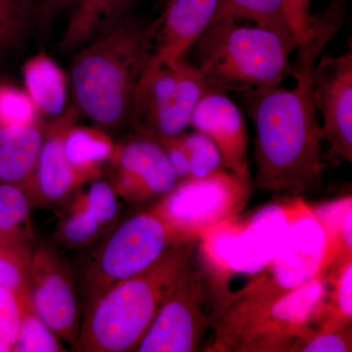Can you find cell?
Here are the masks:
<instances>
[{
	"instance_id": "6",
	"label": "cell",
	"mask_w": 352,
	"mask_h": 352,
	"mask_svg": "<svg viewBox=\"0 0 352 352\" xmlns=\"http://www.w3.org/2000/svg\"><path fill=\"white\" fill-rule=\"evenodd\" d=\"M208 87L203 74L185 58L175 64L150 62L134 96L129 124L133 134L159 142L182 135Z\"/></svg>"
},
{
	"instance_id": "8",
	"label": "cell",
	"mask_w": 352,
	"mask_h": 352,
	"mask_svg": "<svg viewBox=\"0 0 352 352\" xmlns=\"http://www.w3.org/2000/svg\"><path fill=\"white\" fill-rule=\"evenodd\" d=\"M324 245L323 231L311 208L302 201L293 206L276 254L258 276L232 295L256 300L283 298L317 277Z\"/></svg>"
},
{
	"instance_id": "23",
	"label": "cell",
	"mask_w": 352,
	"mask_h": 352,
	"mask_svg": "<svg viewBox=\"0 0 352 352\" xmlns=\"http://www.w3.org/2000/svg\"><path fill=\"white\" fill-rule=\"evenodd\" d=\"M252 21L256 27L300 44L285 10L283 0H219L214 17Z\"/></svg>"
},
{
	"instance_id": "9",
	"label": "cell",
	"mask_w": 352,
	"mask_h": 352,
	"mask_svg": "<svg viewBox=\"0 0 352 352\" xmlns=\"http://www.w3.org/2000/svg\"><path fill=\"white\" fill-rule=\"evenodd\" d=\"M249 194L250 177L222 168L206 177L178 182L153 210L199 240L242 210Z\"/></svg>"
},
{
	"instance_id": "32",
	"label": "cell",
	"mask_w": 352,
	"mask_h": 352,
	"mask_svg": "<svg viewBox=\"0 0 352 352\" xmlns=\"http://www.w3.org/2000/svg\"><path fill=\"white\" fill-rule=\"evenodd\" d=\"M29 25L25 0H0V38L18 44Z\"/></svg>"
},
{
	"instance_id": "33",
	"label": "cell",
	"mask_w": 352,
	"mask_h": 352,
	"mask_svg": "<svg viewBox=\"0 0 352 352\" xmlns=\"http://www.w3.org/2000/svg\"><path fill=\"white\" fill-rule=\"evenodd\" d=\"M285 10L300 44L311 30L314 16L310 14V0H283Z\"/></svg>"
},
{
	"instance_id": "19",
	"label": "cell",
	"mask_w": 352,
	"mask_h": 352,
	"mask_svg": "<svg viewBox=\"0 0 352 352\" xmlns=\"http://www.w3.org/2000/svg\"><path fill=\"white\" fill-rule=\"evenodd\" d=\"M320 224L325 239L323 258L317 277L325 278L329 271L352 261L351 196L310 208Z\"/></svg>"
},
{
	"instance_id": "5",
	"label": "cell",
	"mask_w": 352,
	"mask_h": 352,
	"mask_svg": "<svg viewBox=\"0 0 352 352\" xmlns=\"http://www.w3.org/2000/svg\"><path fill=\"white\" fill-rule=\"evenodd\" d=\"M325 278L316 277L276 300L230 295L212 318L210 352H293L312 325L325 296Z\"/></svg>"
},
{
	"instance_id": "22",
	"label": "cell",
	"mask_w": 352,
	"mask_h": 352,
	"mask_svg": "<svg viewBox=\"0 0 352 352\" xmlns=\"http://www.w3.org/2000/svg\"><path fill=\"white\" fill-rule=\"evenodd\" d=\"M326 292L314 323L322 331H340L351 327L352 261L329 271Z\"/></svg>"
},
{
	"instance_id": "16",
	"label": "cell",
	"mask_w": 352,
	"mask_h": 352,
	"mask_svg": "<svg viewBox=\"0 0 352 352\" xmlns=\"http://www.w3.org/2000/svg\"><path fill=\"white\" fill-rule=\"evenodd\" d=\"M219 0H168L152 23L151 63L175 64L185 57L214 19Z\"/></svg>"
},
{
	"instance_id": "4",
	"label": "cell",
	"mask_w": 352,
	"mask_h": 352,
	"mask_svg": "<svg viewBox=\"0 0 352 352\" xmlns=\"http://www.w3.org/2000/svg\"><path fill=\"white\" fill-rule=\"evenodd\" d=\"M300 45L267 30L215 18L193 46L195 66L210 87L244 94L278 85L289 76V55Z\"/></svg>"
},
{
	"instance_id": "20",
	"label": "cell",
	"mask_w": 352,
	"mask_h": 352,
	"mask_svg": "<svg viewBox=\"0 0 352 352\" xmlns=\"http://www.w3.org/2000/svg\"><path fill=\"white\" fill-rule=\"evenodd\" d=\"M25 91L36 110L56 119L67 110V82L62 69L44 53L28 60L23 68Z\"/></svg>"
},
{
	"instance_id": "15",
	"label": "cell",
	"mask_w": 352,
	"mask_h": 352,
	"mask_svg": "<svg viewBox=\"0 0 352 352\" xmlns=\"http://www.w3.org/2000/svg\"><path fill=\"white\" fill-rule=\"evenodd\" d=\"M78 113L69 107L63 115L52 119L44 132V141L36 170L24 189L45 204H57L68 198L87 179L69 163L64 140L69 127L75 124Z\"/></svg>"
},
{
	"instance_id": "26",
	"label": "cell",
	"mask_w": 352,
	"mask_h": 352,
	"mask_svg": "<svg viewBox=\"0 0 352 352\" xmlns=\"http://www.w3.org/2000/svg\"><path fill=\"white\" fill-rule=\"evenodd\" d=\"M11 351L60 352L66 351L59 338L28 305L23 315L19 333Z\"/></svg>"
},
{
	"instance_id": "21",
	"label": "cell",
	"mask_w": 352,
	"mask_h": 352,
	"mask_svg": "<svg viewBox=\"0 0 352 352\" xmlns=\"http://www.w3.org/2000/svg\"><path fill=\"white\" fill-rule=\"evenodd\" d=\"M64 147L69 163L88 182L97 177L102 164L111 161L116 145L103 129L74 124L65 136Z\"/></svg>"
},
{
	"instance_id": "18",
	"label": "cell",
	"mask_w": 352,
	"mask_h": 352,
	"mask_svg": "<svg viewBox=\"0 0 352 352\" xmlns=\"http://www.w3.org/2000/svg\"><path fill=\"white\" fill-rule=\"evenodd\" d=\"M43 141L44 132L36 124L0 127V182L24 188L36 170Z\"/></svg>"
},
{
	"instance_id": "29",
	"label": "cell",
	"mask_w": 352,
	"mask_h": 352,
	"mask_svg": "<svg viewBox=\"0 0 352 352\" xmlns=\"http://www.w3.org/2000/svg\"><path fill=\"white\" fill-rule=\"evenodd\" d=\"M103 230V227L87 212L82 198L76 201L71 214L65 217L59 227L60 238L69 248L89 244Z\"/></svg>"
},
{
	"instance_id": "28",
	"label": "cell",
	"mask_w": 352,
	"mask_h": 352,
	"mask_svg": "<svg viewBox=\"0 0 352 352\" xmlns=\"http://www.w3.org/2000/svg\"><path fill=\"white\" fill-rule=\"evenodd\" d=\"M38 113L24 90L13 85H0V127L36 124Z\"/></svg>"
},
{
	"instance_id": "31",
	"label": "cell",
	"mask_w": 352,
	"mask_h": 352,
	"mask_svg": "<svg viewBox=\"0 0 352 352\" xmlns=\"http://www.w3.org/2000/svg\"><path fill=\"white\" fill-rule=\"evenodd\" d=\"M87 212L104 229L117 219L120 212L118 194L110 183L98 180L80 197Z\"/></svg>"
},
{
	"instance_id": "11",
	"label": "cell",
	"mask_w": 352,
	"mask_h": 352,
	"mask_svg": "<svg viewBox=\"0 0 352 352\" xmlns=\"http://www.w3.org/2000/svg\"><path fill=\"white\" fill-rule=\"evenodd\" d=\"M29 298L36 314L74 349L80 337L78 293L65 259L50 244H39L32 251Z\"/></svg>"
},
{
	"instance_id": "24",
	"label": "cell",
	"mask_w": 352,
	"mask_h": 352,
	"mask_svg": "<svg viewBox=\"0 0 352 352\" xmlns=\"http://www.w3.org/2000/svg\"><path fill=\"white\" fill-rule=\"evenodd\" d=\"M31 200L19 185L0 182V244L28 247Z\"/></svg>"
},
{
	"instance_id": "27",
	"label": "cell",
	"mask_w": 352,
	"mask_h": 352,
	"mask_svg": "<svg viewBox=\"0 0 352 352\" xmlns=\"http://www.w3.org/2000/svg\"><path fill=\"white\" fill-rule=\"evenodd\" d=\"M182 141L189 159V178L206 177L224 168L219 147L203 132H184Z\"/></svg>"
},
{
	"instance_id": "12",
	"label": "cell",
	"mask_w": 352,
	"mask_h": 352,
	"mask_svg": "<svg viewBox=\"0 0 352 352\" xmlns=\"http://www.w3.org/2000/svg\"><path fill=\"white\" fill-rule=\"evenodd\" d=\"M110 162L115 168L113 188L127 201L163 198L178 184L164 146L149 136L132 134L116 145Z\"/></svg>"
},
{
	"instance_id": "37",
	"label": "cell",
	"mask_w": 352,
	"mask_h": 352,
	"mask_svg": "<svg viewBox=\"0 0 352 352\" xmlns=\"http://www.w3.org/2000/svg\"><path fill=\"white\" fill-rule=\"evenodd\" d=\"M330 1H336V0H330Z\"/></svg>"
},
{
	"instance_id": "30",
	"label": "cell",
	"mask_w": 352,
	"mask_h": 352,
	"mask_svg": "<svg viewBox=\"0 0 352 352\" xmlns=\"http://www.w3.org/2000/svg\"><path fill=\"white\" fill-rule=\"evenodd\" d=\"M351 327L340 331H322L308 326L296 340L293 352H351Z\"/></svg>"
},
{
	"instance_id": "1",
	"label": "cell",
	"mask_w": 352,
	"mask_h": 352,
	"mask_svg": "<svg viewBox=\"0 0 352 352\" xmlns=\"http://www.w3.org/2000/svg\"><path fill=\"white\" fill-rule=\"evenodd\" d=\"M344 1H331L314 16L307 39L298 46L289 76L296 87L278 85L242 94L256 127V186L264 191L302 195L322 185L323 138L314 99L312 75L319 55L342 28Z\"/></svg>"
},
{
	"instance_id": "36",
	"label": "cell",
	"mask_w": 352,
	"mask_h": 352,
	"mask_svg": "<svg viewBox=\"0 0 352 352\" xmlns=\"http://www.w3.org/2000/svg\"><path fill=\"white\" fill-rule=\"evenodd\" d=\"M8 351H11L10 349H9V346H6V344H4L3 342H1V340H0V352H8Z\"/></svg>"
},
{
	"instance_id": "13",
	"label": "cell",
	"mask_w": 352,
	"mask_h": 352,
	"mask_svg": "<svg viewBox=\"0 0 352 352\" xmlns=\"http://www.w3.org/2000/svg\"><path fill=\"white\" fill-rule=\"evenodd\" d=\"M315 107L322 134L336 156L352 162V51L321 58L312 75Z\"/></svg>"
},
{
	"instance_id": "2",
	"label": "cell",
	"mask_w": 352,
	"mask_h": 352,
	"mask_svg": "<svg viewBox=\"0 0 352 352\" xmlns=\"http://www.w3.org/2000/svg\"><path fill=\"white\" fill-rule=\"evenodd\" d=\"M152 54V24L131 15L76 52L69 80L78 112L108 133L129 126L136 89Z\"/></svg>"
},
{
	"instance_id": "7",
	"label": "cell",
	"mask_w": 352,
	"mask_h": 352,
	"mask_svg": "<svg viewBox=\"0 0 352 352\" xmlns=\"http://www.w3.org/2000/svg\"><path fill=\"white\" fill-rule=\"evenodd\" d=\"M194 239L156 210L129 217L103 243L85 275L87 302L151 266L173 245Z\"/></svg>"
},
{
	"instance_id": "35",
	"label": "cell",
	"mask_w": 352,
	"mask_h": 352,
	"mask_svg": "<svg viewBox=\"0 0 352 352\" xmlns=\"http://www.w3.org/2000/svg\"><path fill=\"white\" fill-rule=\"evenodd\" d=\"M71 0H25L27 6L28 20L31 21L32 17L38 19L47 20L51 14L54 13L58 8L68 3Z\"/></svg>"
},
{
	"instance_id": "10",
	"label": "cell",
	"mask_w": 352,
	"mask_h": 352,
	"mask_svg": "<svg viewBox=\"0 0 352 352\" xmlns=\"http://www.w3.org/2000/svg\"><path fill=\"white\" fill-rule=\"evenodd\" d=\"M204 302L203 278L191 258L136 351H198L210 323Z\"/></svg>"
},
{
	"instance_id": "14",
	"label": "cell",
	"mask_w": 352,
	"mask_h": 352,
	"mask_svg": "<svg viewBox=\"0 0 352 352\" xmlns=\"http://www.w3.org/2000/svg\"><path fill=\"white\" fill-rule=\"evenodd\" d=\"M190 126L214 141L221 154L224 168L250 177L247 124L240 109L226 91L208 87L192 115Z\"/></svg>"
},
{
	"instance_id": "34",
	"label": "cell",
	"mask_w": 352,
	"mask_h": 352,
	"mask_svg": "<svg viewBox=\"0 0 352 352\" xmlns=\"http://www.w3.org/2000/svg\"><path fill=\"white\" fill-rule=\"evenodd\" d=\"M166 150V156L171 168L175 173L178 182L187 179L190 176V164L188 156L182 144V135L170 140L160 142Z\"/></svg>"
},
{
	"instance_id": "38",
	"label": "cell",
	"mask_w": 352,
	"mask_h": 352,
	"mask_svg": "<svg viewBox=\"0 0 352 352\" xmlns=\"http://www.w3.org/2000/svg\"><path fill=\"white\" fill-rule=\"evenodd\" d=\"M0 41H1V38H0Z\"/></svg>"
},
{
	"instance_id": "3",
	"label": "cell",
	"mask_w": 352,
	"mask_h": 352,
	"mask_svg": "<svg viewBox=\"0 0 352 352\" xmlns=\"http://www.w3.org/2000/svg\"><path fill=\"white\" fill-rule=\"evenodd\" d=\"M197 242L173 245L145 270L113 284L87 302L76 351H138L192 258Z\"/></svg>"
},
{
	"instance_id": "17",
	"label": "cell",
	"mask_w": 352,
	"mask_h": 352,
	"mask_svg": "<svg viewBox=\"0 0 352 352\" xmlns=\"http://www.w3.org/2000/svg\"><path fill=\"white\" fill-rule=\"evenodd\" d=\"M135 0H76L60 50L78 52L117 27L127 16Z\"/></svg>"
},
{
	"instance_id": "25",
	"label": "cell",
	"mask_w": 352,
	"mask_h": 352,
	"mask_svg": "<svg viewBox=\"0 0 352 352\" xmlns=\"http://www.w3.org/2000/svg\"><path fill=\"white\" fill-rule=\"evenodd\" d=\"M31 259L30 247L0 244V287L10 289L27 302H30Z\"/></svg>"
}]
</instances>
